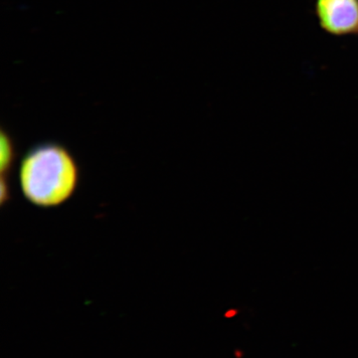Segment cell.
<instances>
[{
  "label": "cell",
  "mask_w": 358,
  "mask_h": 358,
  "mask_svg": "<svg viewBox=\"0 0 358 358\" xmlns=\"http://www.w3.org/2000/svg\"><path fill=\"white\" fill-rule=\"evenodd\" d=\"M23 196L42 208L60 206L76 192L80 169L69 150L54 141L38 143L28 150L20 166Z\"/></svg>",
  "instance_id": "1"
},
{
  "label": "cell",
  "mask_w": 358,
  "mask_h": 358,
  "mask_svg": "<svg viewBox=\"0 0 358 358\" xmlns=\"http://www.w3.org/2000/svg\"><path fill=\"white\" fill-rule=\"evenodd\" d=\"M315 14L327 34L341 37L358 33V0H315Z\"/></svg>",
  "instance_id": "2"
},
{
  "label": "cell",
  "mask_w": 358,
  "mask_h": 358,
  "mask_svg": "<svg viewBox=\"0 0 358 358\" xmlns=\"http://www.w3.org/2000/svg\"><path fill=\"white\" fill-rule=\"evenodd\" d=\"M15 159V148L13 138L6 131H1L0 136V169L1 178L8 179L9 173L13 167Z\"/></svg>",
  "instance_id": "3"
}]
</instances>
